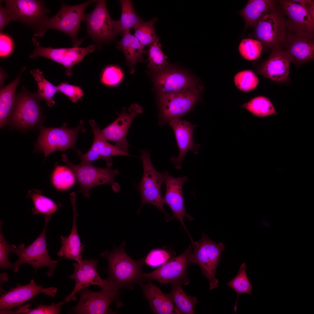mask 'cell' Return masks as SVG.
<instances>
[{
  "mask_svg": "<svg viewBox=\"0 0 314 314\" xmlns=\"http://www.w3.org/2000/svg\"><path fill=\"white\" fill-rule=\"evenodd\" d=\"M125 241L110 251L106 250L101 256L106 259L107 279L116 289L134 288V285L148 280L143 275L142 267L144 257L138 260L131 258L125 249Z\"/></svg>",
  "mask_w": 314,
  "mask_h": 314,
  "instance_id": "6da1fadb",
  "label": "cell"
},
{
  "mask_svg": "<svg viewBox=\"0 0 314 314\" xmlns=\"http://www.w3.org/2000/svg\"><path fill=\"white\" fill-rule=\"evenodd\" d=\"M96 0H89L75 5H69L62 1L59 11L53 17L49 18L35 31L34 36L41 37L47 30L55 29L67 34L71 38L73 47H79L83 39L77 37L84 11L87 7Z\"/></svg>",
  "mask_w": 314,
  "mask_h": 314,
  "instance_id": "7a4b0ae2",
  "label": "cell"
},
{
  "mask_svg": "<svg viewBox=\"0 0 314 314\" xmlns=\"http://www.w3.org/2000/svg\"><path fill=\"white\" fill-rule=\"evenodd\" d=\"M141 159L143 168V174L140 182L137 185V188L141 195V202L140 208L145 204H152L157 208L166 216L167 221H170L171 217L165 211L163 206L161 188L169 175V172L165 170L158 172L152 163L150 154L146 150H141Z\"/></svg>",
  "mask_w": 314,
  "mask_h": 314,
  "instance_id": "3957f363",
  "label": "cell"
},
{
  "mask_svg": "<svg viewBox=\"0 0 314 314\" xmlns=\"http://www.w3.org/2000/svg\"><path fill=\"white\" fill-rule=\"evenodd\" d=\"M51 218V215H46L44 217L45 224L43 229L36 239L30 245L25 247L22 244L17 247L11 245V252L17 254L18 259L14 264L13 270L17 272L19 267L24 264L32 265L35 271L39 268L42 267L48 268L46 273L48 276H53L59 261L52 260L50 257L47 249L46 232L48 223Z\"/></svg>",
  "mask_w": 314,
  "mask_h": 314,
  "instance_id": "277c9868",
  "label": "cell"
},
{
  "mask_svg": "<svg viewBox=\"0 0 314 314\" xmlns=\"http://www.w3.org/2000/svg\"><path fill=\"white\" fill-rule=\"evenodd\" d=\"M190 245V263L199 266L203 274L209 281L210 289L217 288L219 282L215 275L221 254L225 249V245L222 242H214L203 233L200 240L192 241Z\"/></svg>",
  "mask_w": 314,
  "mask_h": 314,
  "instance_id": "5b68a950",
  "label": "cell"
},
{
  "mask_svg": "<svg viewBox=\"0 0 314 314\" xmlns=\"http://www.w3.org/2000/svg\"><path fill=\"white\" fill-rule=\"evenodd\" d=\"M62 158L63 160L73 173L80 186V191L85 197H89V191L92 188L104 184H110L115 192L119 191V185L114 180L115 177L120 173L119 170L112 169L107 166L98 167L92 163L74 164L69 161L65 154H62Z\"/></svg>",
  "mask_w": 314,
  "mask_h": 314,
  "instance_id": "8992f818",
  "label": "cell"
},
{
  "mask_svg": "<svg viewBox=\"0 0 314 314\" xmlns=\"http://www.w3.org/2000/svg\"><path fill=\"white\" fill-rule=\"evenodd\" d=\"M39 129L40 133L36 146L43 151L45 157L55 151H65L74 148L78 134L86 130L82 120L77 127L72 129L68 128L65 123L58 128H47L40 125Z\"/></svg>",
  "mask_w": 314,
  "mask_h": 314,
  "instance_id": "52a82bcc",
  "label": "cell"
},
{
  "mask_svg": "<svg viewBox=\"0 0 314 314\" xmlns=\"http://www.w3.org/2000/svg\"><path fill=\"white\" fill-rule=\"evenodd\" d=\"M87 35L100 48L103 44L113 40L119 34L117 21L113 19L108 12L105 0L97 1L93 10L85 14Z\"/></svg>",
  "mask_w": 314,
  "mask_h": 314,
  "instance_id": "ba28073f",
  "label": "cell"
},
{
  "mask_svg": "<svg viewBox=\"0 0 314 314\" xmlns=\"http://www.w3.org/2000/svg\"><path fill=\"white\" fill-rule=\"evenodd\" d=\"M257 40L263 47L282 49L290 33L286 19L275 6L258 22L254 27Z\"/></svg>",
  "mask_w": 314,
  "mask_h": 314,
  "instance_id": "9c48e42d",
  "label": "cell"
},
{
  "mask_svg": "<svg viewBox=\"0 0 314 314\" xmlns=\"http://www.w3.org/2000/svg\"><path fill=\"white\" fill-rule=\"evenodd\" d=\"M201 88L198 86L169 94L159 95L158 124L163 125L170 120L188 113L199 101Z\"/></svg>",
  "mask_w": 314,
  "mask_h": 314,
  "instance_id": "30bf717a",
  "label": "cell"
},
{
  "mask_svg": "<svg viewBox=\"0 0 314 314\" xmlns=\"http://www.w3.org/2000/svg\"><path fill=\"white\" fill-rule=\"evenodd\" d=\"M42 100L37 93L30 92L23 86L16 93L15 105L9 120L19 129H30L35 127L42 117L40 104Z\"/></svg>",
  "mask_w": 314,
  "mask_h": 314,
  "instance_id": "8fae6325",
  "label": "cell"
},
{
  "mask_svg": "<svg viewBox=\"0 0 314 314\" xmlns=\"http://www.w3.org/2000/svg\"><path fill=\"white\" fill-rule=\"evenodd\" d=\"M80 299L77 304L71 310L77 314H114L109 308L111 302L114 301L118 307L123 304L119 299L121 294L119 290L115 289L92 291L88 287L84 288L78 292Z\"/></svg>",
  "mask_w": 314,
  "mask_h": 314,
  "instance_id": "7c38bea8",
  "label": "cell"
},
{
  "mask_svg": "<svg viewBox=\"0 0 314 314\" xmlns=\"http://www.w3.org/2000/svg\"><path fill=\"white\" fill-rule=\"evenodd\" d=\"M4 7L12 21L19 22L35 31L49 18V10L43 1L37 0H7Z\"/></svg>",
  "mask_w": 314,
  "mask_h": 314,
  "instance_id": "4fadbf2b",
  "label": "cell"
},
{
  "mask_svg": "<svg viewBox=\"0 0 314 314\" xmlns=\"http://www.w3.org/2000/svg\"><path fill=\"white\" fill-rule=\"evenodd\" d=\"M32 40L35 48L29 56L30 58L41 56L59 63L66 68V74L69 76L72 74V67L81 62L87 54L93 52L95 49V46L93 44L85 47H73L54 48L51 47H43L36 38H32Z\"/></svg>",
  "mask_w": 314,
  "mask_h": 314,
  "instance_id": "5bb4252c",
  "label": "cell"
},
{
  "mask_svg": "<svg viewBox=\"0 0 314 314\" xmlns=\"http://www.w3.org/2000/svg\"><path fill=\"white\" fill-rule=\"evenodd\" d=\"M191 251L190 245L181 255L171 258L150 272L143 273V276L148 280L154 279L162 284L180 281L185 285L188 284L190 280L187 272Z\"/></svg>",
  "mask_w": 314,
  "mask_h": 314,
  "instance_id": "9a60e30c",
  "label": "cell"
},
{
  "mask_svg": "<svg viewBox=\"0 0 314 314\" xmlns=\"http://www.w3.org/2000/svg\"><path fill=\"white\" fill-rule=\"evenodd\" d=\"M98 262L97 260L83 259L79 262L73 264L74 272L69 277L75 280L76 284L71 293L64 298L65 302L76 300V294L81 289L90 286H98L102 290L115 289L107 278L103 279L100 277L97 271Z\"/></svg>",
  "mask_w": 314,
  "mask_h": 314,
  "instance_id": "2e32d148",
  "label": "cell"
},
{
  "mask_svg": "<svg viewBox=\"0 0 314 314\" xmlns=\"http://www.w3.org/2000/svg\"><path fill=\"white\" fill-rule=\"evenodd\" d=\"M57 291V288L55 287L44 288L42 285H36L34 279L26 285L17 283L16 287L1 293L0 297V313L10 314L13 308L21 307L24 303L32 300L34 297L40 293L54 297Z\"/></svg>",
  "mask_w": 314,
  "mask_h": 314,
  "instance_id": "e0dca14e",
  "label": "cell"
},
{
  "mask_svg": "<svg viewBox=\"0 0 314 314\" xmlns=\"http://www.w3.org/2000/svg\"><path fill=\"white\" fill-rule=\"evenodd\" d=\"M143 110L137 104H132L127 110L124 109L117 118L104 128L99 130V133L104 140L115 143V145L128 153L129 145L126 139L129 127L134 119Z\"/></svg>",
  "mask_w": 314,
  "mask_h": 314,
  "instance_id": "ac0fdd59",
  "label": "cell"
},
{
  "mask_svg": "<svg viewBox=\"0 0 314 314\" xmlns=\"http://www.w3.org/2000/svg\"><path fill=\"white\" fill-rule=\"evenodd\" d=\"M168 67L155 71L154 81L159 95L169 94L198 87L196 81L188 74Z\"/></svg>",
  "mask_w": 314,
  "mask_h": 314,
  "instance_id": "d6986e66",
  "label": "cell"
},
{
  "mask_svg": "<svg viewBox=\"0 0 314 314\" xmlns=\"http://www.w3.org/2000/svg\"><path fill=\"white\" fill-rule=\"evenodd\" d=\"M278 1L288 17L286 23L290 32L314 39V18L298 3L291 0Z\"/></svg>",
  "mask_w": 314,
  "mask_h": 314,
  "instance_id": "ffe728a7",
  "label": "cell"
},
{
  "mask_svg": "<svg viewBox=\"0 0 314 314\" xmlns=\"http://www.w3.org/2000/svg\"><path fill=\"white\" fill-rule=\"evenodd\" d=\"M89 123L94 135V140L91 147L86 153L83 154L80 150L78 151L77 154L81 160L80 163H92L96 160L103 159L106 161L107 166L110 167L112 165V157L130 156L128 153L124 151L102 138L99 133V128L94 120H90Z\"/></svg>",
  "mask_w": 314,
  "mask_h": 314,
  "instance_id": "44dd1931",
  "label": "cell"
},
{
  "mask_svg": "<svg viewBox=\"0 0 314 314\" xmlns=\"http://www.w3.org/2000/svg\"><path fill=\"white\" fill-rule=\"evenodd\" d=\"M172 129L179 149L178 156H172L170 160L176 168H181V164L187 153L192 150L195 154L198 153L200 145L195 143L193 138V131L196 127L184 119H175L167 123Z\"/></svg>",
  "mask_w": 314,
  "mask_h": 314,
  "instance_id": "7402d4cb",
  "label": "cell"
},
{
  "mask_svg": "<svg viewBox=\"0 0 314 314\" xmlns=\"http://www.w3.org/2000/svg\"><path fill=\"white\" fill-rule=\"evenodd\" d=\"M188 180L186 176L176 178L169 174L165 182L166 192L163 198L164 204L167 205L173 213L170 220L174 218L178 219L192 239L183 220L185 217L190 221L193 220V217L186 211L183 194V186Z\"/></svg>",
  "mask_w": 314,
  "mask_h": 314,
  "instance_id": "603a6c76",
  "label": "cell"
},
{
  "mask_svg": "<svg viewBox=\"0 0 314 314\" xmlns=\"http://www.w3.org/2000/svg\"><path fill=\"white\" fill-rule=\"evenodd\" d=\"M291 61L284 51L277 49L273 51L261 66L259 72L264 77L273 81L282 82L287 78Z\"/></svg>",
  "mask_w": 314,
  "mask_h": 314,
  "instance_id": "cb8c5ba5",
  "label": "cell"
},
{
  "mask_svg": "<svg viewBox=\"0 0 314 314\" xmlns=\"http://www.w3.org/2000/svg\"><path fill=\"white\" fill-rule=\"evenodd\" d=\"M283 47L291 62L303 63L314 59V39L290 33Z\"/></svg>",
  "mask_w": 314,
  "mask_h": 314,
  "instance_id": "d4e9b609",
  "label": "cell"
},
{
  "mask_svg": "<svg viewBox=\"0 0 314 314\" xmlns=\"http://www.w3.org/2000/svg\"><path fill=\"white\" fill-rule=\"evenodd\" d=\"M139 284L143 292L142 298L148 301L149 307L153 313L156 314H179L172 300L167 294L153 283L151 280Z\"/></svg>",
  "mask_w": 314,
  "mask_h": 314,
  "instance_id": "484cf974",
  "label": "cell"
},
{
  "mask_svg": "<svg viewBox=\"0 0 314 314\" xmlns=\"http://www.w3.org/2000/svg\"><path fill=\"white\" fill-rule=\"evenodd\" d=\"M70 198L73 211L72 228L71 233L68 237L61 236V246L57 253V255L59 257H63L65 259H72L79 262L83 259L82 252L83 245L81 242L77 229L75 193H71Z\"/></svg>",
  "mask_w": 314,
  "mask_h": 314,
  "instance_id": "4316f807",
  "label": "cell"
},
{
  "mask_svg": "<svg viewBox=\"0 0 314 314\" xmlns=\"http://www.w3.org/2000/svg\"><path fill=\"white\" fill-rule=\"evenodd\" d=\"M122 35V38L117 43V47L123 52L131 72L133 73L137 63L143 61V55L147 51L137 38L131 34L130 31L124 32Z\"/></svg>",
  "mask_w": 314,
  "mask_h": 314,
  "instance_id": "83f0119b",
  "label": "cell"
},
{
  "mask_svg": "<svg viewBox=\"0 0 314 314\" xmlns=\"http://www.w3.org/2000/svg\"><path fill=\"white\" fill-rule=\"evenodd\" d=\"M26 67L21 69L17 76L7 85L1 88L0 90V125L3 126L9 120L15 102V91L21 80V75Z\"/></svg>",
  "mask_w": 314,
  "mask_h": 314,
  "instance_id": "f1b7e54d",
  "label": "cell"
},
{
  "mask_svg": "<svg viewBox=\"0 0 314 314\" xmlns=\"http://www.w3.org/2000/svg\"><path fill=\"white\" fill-rule=\"evenodd\" d=\"M275 5L276 1L274 0H249L240 12L245 21L246 27L254 28L261 18Z\"/></svg>",
  "mask_w": 314,
  "mask_h": 314,
  "instance_id": "f546056e",
  "label": "cell"
},
{
  "mask_svg": "<svg viewBox=\"0 0 314 314\" xmlns=\"http://www.w3.org/2000/svg\"><path fill=\"white\" fill-rule=\"evenodd\" d=\"M182 283L178 281L171 283V289L167 295L179 314H193L197 303V297L188 296L184 291Z\"/></svg>",
  "mask_w": 314,
  "mask_h": 314,
  "instance_id": "4dcf8cb0",
  "label": "cell"
},
{
  "mask_svg": "<svg viewBox=\"0 0 314 314\" xmlns=\"http://www.w3.org/2000/svg\"><path fill=\"white\" fill-rule=\"evenodd\" d=\"M119 2L121 6L122 11L120 18L117 21V25L119 34L122 35L144 21L137 14L131 1L121 0Z\"/></svg>",
  "mask_w": 314,
  "mask_h": 314,
  "instance_id": "1f68e13d",
  "label": "cell"
},
{
  "mask_svg": "<svg viewBox=\"0 0 314 314\" xmlns=\"http://www.w3.org/2000/svg\"><path fill=\"white\" fill-rule=\"evenodd\" d=\"M30 73L37 82L38 89L36 93L38 95L45 101L49 107L53 106L55 101L53 97L58 91L57 86L46 80L42 75V72L39 69H32Z\"/></svg>",
  "mask_w": 314,
  "mask_h": 314,
  "instance_id": "d6a6232c",
  "label": "cell"
},
{
  "mask_svg": "<svg viewBox=\"0 0 314 314\" xmlns=\"http://www.w3.org/2000/svg\"><path fill=\"white\" fill-rule=\"evenodd\" d=\"M241 106L258 117H263L277 114L270 100L264 96L254 97Z\"/></svg>",
  "mask_w": 314,
  "mask_h": 314,
  "instance_id": "836d02e7",
  "label": "cell"
},
{
  "mask_svg": "<svg viewBox=\"0 0 314 314\" xmlns=\"http://www.w3.org/2000/svg\"><path fill=\"white\" fill-rule=\"evenodd\" d=\"M247 267L246 264L243 263L240 266L236 276L226 284V286L233 289L237 293V298L234 308V311L236 313L239 296L245 293L250 295H252L253 286L246 272Z\"/></svg>",
  "mask_w": 314,
  "mask_h": 314,
  "instance_id": "e575fe53",
  "label": "cell"
},
{
  "mask_svg": "<svg viewBox=\"0 0 314 314\" xmlns=\"http://www.w3.org/2000/svg\"><path fill=\"white\" fill-rule=\"evenodd\" d=\"M157 20V18L154 17L148 22L140 23L134 28L133 35L144 47L159 39L155 33L154 26Z\"/></svg>",
  "mask_w": 314,
  "mask_h": 314,
  "instance_id": "d590c367",
  "label": "cell"
},
{
  "mask_svg": "<svg viewBox=\"0 0 314 314\" xmlns=\"http://www.w3.org/2000/svg\"><path fill=\"white\" fill-rule=\"evenodd\" d=\"M76 180L73 173L67 166L57 165L52 176L53 184L60 190L70 188L74 185Z\"/></svg>",
  "mask_w": 314,
  "mask_h": 314,
  "instance_id": "8d00e7d4",
  "label": "cell"
},
{
  "mask_svg": "<svg viewBox=\"0 0 314 314\" xmlns=\"http://www.w3.org/2000/svg\"><path fill=\"white\" fill-rule=\"evenodd\" d=\"M157 40L148 46V67L154 71L165 68L168 66L167 56L161 49V45Z\"/></svg>",
  "mask_w": 314,
  "mask_h": 314,
  "instance_id": "74e56055",
  "label": "cell"
},
{
  "mask_svg": "<svg viewBox=\"0 0 314 314\" xmlns=\"http://www.w3.org/2000/svg\"><path fill=\"white\" fill-rule=\"evenodd\" d=\"M175 252L166 248L151 250L145 257L144 263L153 267H159L175 255Z\"/></svg>",
  "mask_w": 314,
  "mask_h": 314,
  "instance_id": "f35d334b",
  "label": "cell"
},
{
  "mask_svg": "<svg viewBox=\"0 0 314 314\" xmlns=\"http://www.w3.org/2000/svg\"><path fill=\"white\" fill-rule=\"evenodd\" d=\"M263 48L261 42L257 40L246 38L241 41L238 49L243 58L251 60L259 57Z\"/></svg>",
  "mask_w": 314,
  "mask_h": 314,
  "instance_id": "ab89813d",
  "label": "cell"
},
{
  "mask_svg": "<svg viewBox=\"0 0 314 314\" xmlns=\"http://www.w3.org/2000/svg\"><path fill=\"white\" fill-rule=\"evenodd\" d=\"M234 82L239 90L243 92H248L257 86L259 80L252 71L246 70L238 73L235 76Z\"/></svg>",
  "mask_w": 314,
  "mask_h": 314,
  "instance_id": "60d3db41",
  "label": "cell"
},
{
  "mask_svg": "<svg viewBox=\"0 0 314 314\" xmlns=\"http://www.w3.org/2000/svg\"><path fill=\"white\" fill-rule=\"evenodd\" d=\"M34 206L33 213L51 215L57 209V205L50 199L38 194H34L31 196Z\"/></svg>",
  "mask_w": 314,
  "mask_h": 314,
  "instance_id": "b9f144b4",
  "label": "cell"
},
{
  "mask_svg": "<svg viewBox=\"0 0 314 314\" xmlns=\"http://www.w3.org/2000/svg\"><path fill=\"white\" fill-rule=\"evenodd\" d=\"M64 301L57 303H52L51 305L47 306L40 304L37 307L34 309H29L31 304H28L18 308L16 310L17 314H58L61 311V306Z\"/></svg>",
  "mask_w": 314,
  "mask_h": 314,
  "instance_id": "7bdbcfd3",
  "label": "cell"
},
{
  "mask_svg": "<svg viewBox=\"0 0 314 314\" xmlns=\"http://www.w3.org/2000/svg\"><path fill=\"white\" fill-rule=\"evenodd\" d=\"M123 73L118 67L110 65L106 67L102 75L101 81L104 84L110 86L118 84L122 78Z\"/></svg>",
  "mask_w": 314,
  "mask_h": 314,
  "instance_id": "ee69618b",
  "label": "cell"
},
{
  "mask_svg": "<svg viewBox=\"0 0 314 314\" xmlns=\"http://www.w3.org/2000/svg\"><path fill=\"white\" fill-rule=\"evenodd\" d=\"M2 222H0V267L3 269H13L14 264L8 259L9 253L11 252V245L6 241L2 232Z\"/></svg>",
  "mask_w": 314,
  "mask_h": 314,
  "instance_id": "f6af8a7d",
  "label": "cell"
},
{
  "mask_svg": "<svg viewBox=\"0 0 314 314\" xmlns=\"http://www.w3.org/2000/svg\"><path fill=\"white\" fill-rule=\"evenodd\" d=\"M58 91L67 96L72 101L76 102L83 95L82 89L79 86L67 82L62 83L57 86Z\"/></svg>",
  "mask_w": 314,
  "mask_h": 314,
  "instance_id": "bcb514c9",
  "label": "cell"
},
{
  "mask_svg": "<svg viewBox=\"0 0 314 314\" xmlns=\"http://www.w3.org/2000/svg\"><path fill=\"white\" fill-rule=\"evenodd\" d=\"M14 45L12 39L8 35L2 32L0 34V57H7L13 51Z\"/></svg>",
  "mask_w": 314,
  "mask_h": 314,
  "instance_id": "7dc6e473",
  "label": "cell"
},
{
  "mask_svg": "<svg viewBox=\"0 0 314 314\" xmlns=\"http://www.w3.org/2000/svg\"><path fill=\"white\" fill-rule=\"evenodd\" d=\"M0 1V31L2 32L4 28L11 21V17L5 7H2Z\"/></svg>",
  "mask_w": 314,
  "mask_h": 314,
  "instance_id": "c3c4849f",
  "label": "cell"
},
{
  "mask_svg": "<svg viewBox=\"0 0 314 314\" xmlns=\"http://www.w3.org/2000/svg\"><path fill=\"white\" fill-rule=\"evenodd\" d=\"M292 1L301 6L307 13L314 18V1L310 0H294Z\"/></svg>",
  "mask_w": 314,
  "mask_h": 314,
  "instance_id": "681fc988",
  "label": "cell"
},
{
  "mask_svg": "<svg viewBox=\"0 0 314 314\" xmlns=\"http://www.w3.org/2000/svg\"><path fill=\"white\" fill-rule=\"evenodd\" d=\"M8 277L7 273L3 272L0 274V292H4V291L2 288V285L3 283L6 282L8 280Z\"/></svg>",
  "mask_w": 314,
  "mask_h": 314,
  "instance_id": "f907efd6",
  "label": "cell"
},
{
  "mask_svg": "<svg viewBox=\"0 0 314 314\" xmlns=\"http://www.w3.org/2000/svg\"><path fill=\"white\" fill-rule=\"evenodd\" d=\"M0 87H3V85L5 79L8 76L7 74L5 73V72L2 68H0Z\"/></svg>",
  "mask_w": 314,
  "mask_h": 314,
  "instance_id": "816d5d0a",
  "label": "cell"
}]
</instances>
